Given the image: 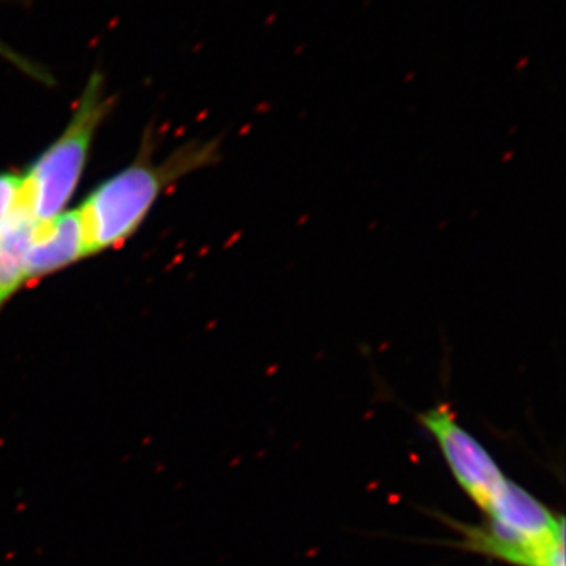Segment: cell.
<instances>
[{"label": "cell", "mask_w": 566, "mask_h": 566, "mask_svg": "<svg viewBox=\"0 0 566 566\" xmlns=\"http://www.w3.org/2000/svg\"><path fill=\"white\" fill-rule=\"evenodd\" d=\"M219 161V140H193L164 163L153 161L150 150L142 147L136 161L103 181L77 208L87 256L125 243L169 186Z\"/></svg>", "instance_id": "obj_1"}, {"label": "cell", "mask_w": 566, "mask_h": 566, "mask_svg": "<svg viewBox=\"0 0 566 566\" xmlns=\"http://www.w3.org/2000/svg\"><path fill=\"white\" fill-rule=\"evenodd\" d=\"M111 106L103 74L95 71L61 136L21 175L22 199L35 221H50L69 207Z\"/></svg>", "instance_id": "obj_2"}, {"label": "cell", "mask_w": 566, "mask_h": 566, "mask_svg": "<svg viewBox=\"0 0 566 566\" xmlns=\"http://www.w3.org/2000/svg\"><path fill=\"white\" fill-rule=\"evenodd\" d=\"M417 420L433 436L458 485L482 512H486L504 491L509 476L482 442L458 422L455 412L446 401L420 412Z\"/></svg>", "instance_id": "obj_3"}, {"label": "cell", "mask_w": 566, "mask_h": 566, "mask_svg": "<svg viewBox=\"0 0 566 566\" xmlns=\"http://www.w3.org/2000/svg\"><path fill=\"white\" fill-rule=\"evenodd\" d=\"M461 538L455 546L512 566H565V532L551 538H528L485 521L482 526L446 520Z\"/></svg>", "instance_id": "obj_4"}, {"label": "cell", "mask_w": 566, "mask_h": 566, "mask_svg": "<svg viewBox=\"0 0 566 566\" xmlns=\"http://www.w3.org/2000/svg\"><path fill=\"white\" fill-rule=\"evenodd\" d=\"M85 256L80 211H63L50 221L39 222L25 256L28 283L57 273Z\"/></svg>", "instance_id": "obj_5"}, {"label": "cell", "mask_w": 566, "mask_h": 566, "mask_svg": "<svg viewBox=\"0 0 566 566\" xmlns=\"http://www.w3.org/2000/svg\"><path fill=\"white\" fill-rule=\"evenodd\" d=\"M36 223L25 205L0 223V308L28 283L25 256Z\"/></svg>", "instance_id": "obj_6"}, {"label": "cell", "mask_w": 566, "mask_h": 566, "mask_svg": "<svg viewBox=\"0 0 566 566\" xmlns=\"http://www.w3.org/2000/svg\"><path fill=\"white\" fill-rule=\"evenodd\" d=\"M21 207H24L21 175L0 174V223L6 222Z\"/></svg>", "instance_id": "obj_7"}, {"label": "cell", "mask_w": 566, "mask_h": 566, "mask_svg": "<svg viewBox=\"0 0 566 566\" xmlns=\"http://www.w3.org/2000/svg\"><path fill=\"white\" fill-rule=\"evenodd\" d=\"M0 59L9 62L14 69L22 71L25 76L32 77V80L40 82V84H54V77H52L50 71L41 66L40 63L33 62L31 59L25 57V55L20 54V52L14 51L2 39H0Z\"/></svg>", "instance_id": "obj_8"}]
</instances>
